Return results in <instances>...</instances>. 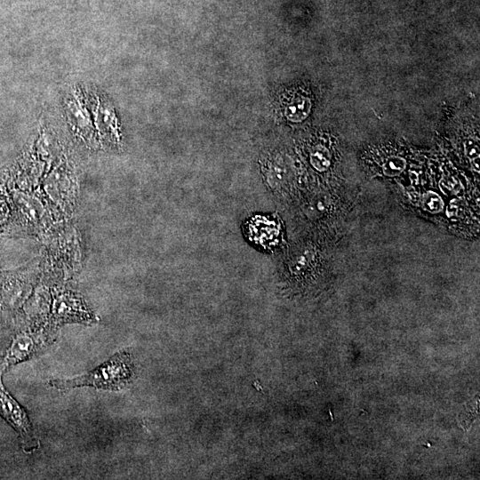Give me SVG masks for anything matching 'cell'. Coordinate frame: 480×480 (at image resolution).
Here are the masks:
<instances>
[{
    "label": "cell",
    "instance_id": "6",
    "mask_svg": "<svg viewBox=\"0 0 480 480\" xmlns=\"http://www.w3.org/2000/svg\"><path fill=\"white\" fill-rule=\"evenodd\" d=\"M12 201L17 218L25 229L37 232L46 228L50 213L43 203L42 196L14 190Z\"/></svg>",
    "mask_w": 480,
    "mask_h": 480
},
{
    "label": "cell",
    "instance_id": "4",
    "mask_svg": "<svg viewBox=\"0 0 480 480\" xmlns=\"http://www.w3.org/2000/svg\"><path fill=\"white\" fill-rule=\"evenodd\" d=\"M1 373L0 372V415L18 433L23 449L31 452L36 449L39 444L26 411L4 388Z\"/></svg>",
    "mask_w": 480,
    "mask_h": 480
},
{
    "label": "cell",
    "instance_id": "11",
    "mask_svg": "<svg viewBox=\"0 0 480 480\" xmlns=\"http://www.w3.org/2000/svg\"><path fill=\"white\" fill-rule=\"evenodd\" d=\"M311 162L314 167L317 170H326L330 165V156L328 151L324 148H316L312 153Z\"/></svg>",
    "mask_w": 480,
    "mask_h": 480
},
{
    "label": "cell",
    "instance_id": "3",
    "mask_svg": "<svg viewBox=\"0 0 480 480\" xmlns=\"http://www.w3.org/2000/svg\"><path fill=\"white\" fill-rule=\"evenodd\" d=\"M97 321V316L87 308L82 297L69 290H54L50 318L52 328L67 323L92 324Z\"/></svg>",
    "mask_w": 480,
    "mask_h": 480
},
{
    "label": "cell",
    "instance_id": "9",
    "mask_svg": "<svg viewBox=\"0 0 480 480\" xmlns=\"http://www.w3.org/2000/svg\"><path fill=\"white\" fill-rule=\"evenodd\" d=\"M95 122L101 139L113 145L120 143L118 121L110 104L99 101L95 109Z\"/></svg>",
    "mask_w": 480,
    "mask_h": 480
},
{
    "label": "cell",
    "instance_id": "14",
    "mask_svg": "<svg viewBox=\"0 0 480 480\" xmlns=\"http://www.w3.org/2000/svg\"><path fill=\"white\" fill-rule=\"evenodd\" d=\"M404 166L405 162L403 158L393 156L386 161L383 171L386 175L396 176L403 172Z\"/></svg>",
    "mask_w": 480,
    "mask_h": 480
},
{
    "label": "cell",
    "instance_id": "13",
    "mask_svg": "<svg viewBox=\"0 0 480 480\" xmlns=\"http://www.w3.org/2000/svg\"><path fill=\"white\" fill-rule=\"evenodd\" d=\"M423 207L431 212L442 211L444 203L440 196L434 192H428L422 199Z\"/></svg>",
    "mask_w": 480,
    "mask_h": 480
},
{
    "label": "cell",
    "instance_id": "10",
    "mask_svg": "<svg viewBox=\"0 0 480 480\" xmlns=\"http://www.w3.org/2000/svg\"><path fill=\"white\" fill-rule=\"evenodd\" d=\"M12 201L4 188L0 185V227H3L11 216Z\"/></svg>",
    "mask_w": 480,
    "mask_h": 480
},
{
    "label": "cell",
    "instance_id": "12",
    "mask_svg": "<svg viewBox=\"0 0 480 480\" xmlns=\"http://www.w3.org/2000/svg\"><path fill=\"white\" fill-rule=\"evenodd\" d=\"M296 105H291L288 108L287 116L291 120L299 121L304 118L308 109V101L307 100L299 99L296 100Z\"/></svg>",
    "mask_w": 480,
    "mask_h": 480
},
{
    "label": "cell",
    "instance_id": "2",
    "mask_svg": "<svg viewBox=\"0 0 480 480\" xmlns=\"http://www.w3.org/2000/svg\"><path fill=\"white\" fill-rule=\"evenodd\" d=\"M56 236H48L46 266L63 271L66 275L74 272L81 262V248L76 229L58 230Z\"/></svg>",
    "mask_w": 480,
    "mask_h": 480
},
{
    "label": "cell",
    "instance_id": "1",
    "mask_svg": "<svg viewBox=\"0 0 480 480\" xmlns=\"http://www.w3.org/2000/svg\"><path fill=\"white\" fill-rule=\"evenodd\" d=\"M133 376L134 364L131 355L127 351H120L89 372L68 379L52 380L50 385L61 390L89 386L117 391L130 384Z\"/></svg>",
    "mask_w": 480,
    "mask_h": 480
},
{
    "label": "cell",
    "instance_id": "7",
    "mask_svg": "<svg viewBox=\"0 0 480 480\" xmlns=\"http://www.w3.org/2000/svg\"><path fill=\"white\" fill-rule=\"evenodd\" d=\"M68 122L75 134L85 144H93L94 131L89 114L78 97H73L67 103Z\"/></svg>",
    "mask_w": 480,
    "mask_h": 480
},
{
    "label": "cell",
    "instance_id": "8",
    "mask_svg": "<svg viewBox=\"0 0 480 480\" xmlns=\"http://www.w3.org/2000/svg\"><path fill=\"white\" fill-rule=\"evenodd\" d=\"M37 347L38 341L32 334L28 332L19 333L5 354L0 372H2L10 366L31 357L36 351Z\"/></svg>",
    "mask_w": 480,
    "mask_h": 480
},
{
    "label": "cell",
    "instance_id": "5",
    "mask_svg": "<svg viewBox=\"0 0 480 480\" xmlns=\"http://www.w3.org/2000/svg\"><path fill=\"white\" fill-rule=\"evenodd\" d=\"M44 191L65 216L72 213L76 197V181L73 173L61 164L57 166L44 183Z\"/></svg>",
    "mask_w": 480,
    "mask_h": 480
}]
</instances>
